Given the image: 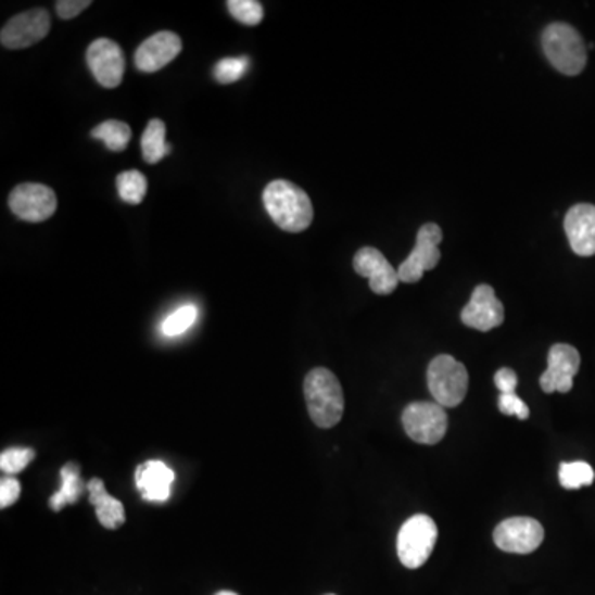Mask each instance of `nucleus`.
<instances>
[{
  "instance_id": "8",
  "label": "nucleus",
  "mask_w": 595,
  "mask_h": 595,
  "mask_svg": "<svg viewBox=\"0 0 595 595\" xmlns=\"http://www.w3.org/2000/svg\"><path fill=\"white\" fill-rule=\"evenodd\" d=\"M442 239V229L436 224L422 226V229L417 233L416 249L398 267V280L404 283H417L422 280L427 270L435 268L439 265L440 256H442L439 249Z\"/></svg>"
},
{
  "instance_id": "28",
  "label": "nucleus",
  "mask_w": 595,
  "mask_h": 595,
  "mask_svg": "<svg viewBox=\"0 0 595 595\" xmlns=\"http://www.w3.org/2000/svg\"><path fill=\"white\" fill-rule=\"evenodd\" d=\"M498 408L505 416H516L519 420H527L530 417V408L516 394L499 395Z\"/></svg>"
},
{
  "instance_id": "26",
  "label": "nucleus",
  "mask_w": 595,
  "mask_h": 595,
  "mask_svg": "<svg viewBox=\"0 0 595 595\" xmlns=\"http://www.w3.org/2000/svg\"><path fill=\"white\" fill-rule=\"evenodd\" d=\"M34 448L14 446V448H8V451L2 452V455H0V468L5 473H21L22 470H25L34 461Z\"/></svg>"
},
{
  "instance_id": "11",
  "label": "nucleus",
  "mask_w": 595,
  "mask_h": 595,
  "mask_svg": "<svg viewBox=\"0 0 595 595\" xmlns=\"http://www.w3.org/2000/svg\"><path fill=\"white\" fill-rule=\"evenodd\" d=\"M581 367V354L569 344H554L547 354V369L541 376L540 384L546 394H568L574 385L575 375Z\"/></svg>"
},
{
  "instance_id": "5",
  "label": "nucleus",
  "mask_w": 595,
  "mask_h": 595,
  "mask_svg": "<svg viewBox=\"0 0 595 595\" xmlns=\"http://www.w3.org/2000/svg\"><path fill=\"white\" fill-rule=\"evenodd\" d=\"M439 537L435 521L427 515H416L402 524L397 536V556L407 569H419L429 561Z\"/></svg>"
},
{
  "instance_id": "20",
  "label": "nucleus",
  "mask_w": 595,
  "mask_h": 595,
  "mask_svg": "<svg viewBox=\"0 0 595 595\" xmlns=\"http://www.w3.org/2000/svg\"><path fill=\"white\" fill-rule=\"evenodd\" d=\"M141 151L148 164H157L170 153L166 142V125L161 119H151L141 136Z\"/></svg>"
},
{
  "instance_id": "31",
  "label": "nucleus",
  "mask_w": 595,
  "mask_h": 595,
  "mask_svg": "<svg viewBox=\"0 0 595 595\" xmlns=\"http://www.w3.org/2000/svg\"><path fill=\"white\" fill-rule=\"evenodd\" d=\"M495 384L502 394H516L518 388V376L509 367H503L495 375Z\"/></svg>"
},
{
  "instance_id": "9",
  "label": "nucleus",
  "mask_w": 595,
  "mask_h": 595,
  "mask_svg": "<svg viewBox=\"0 0 595 595\" xmlns=\"http://www.w3.org/2000/svg\"><path fill=\"white\" fill-rule=\"evenodd\" d=\"M49 11L46 9H31L24 14L15 15L0 31V42L5 49H28L35 43L42 42L50 31Z\"/></svg>"
},
{
  "instance_id": "24",
  "label": "nucleus",
  "mask_w": 595,
  "mask_h": 595,
  "mask_svg": "<svg viewBox=\"0 0 595 595\" xmlns=\"http://www.w3.org/2000/svg\"><path fill=\"white\" fill-rule=\"evenodd\" d=\"M227 8L236 21L249 27H255L264 21V5L256 0H229Z\"/></svg>"
},
{
  "instance_id": "18",
  "label": "nucleus",
  "mask_w": 595,
  "mask_h": 595,
  "mask_svg": "<svg viewBox=\"0 0 595 595\" xmlns=\"http://www.w3.org/2000/svg\"><path fill=\"white\" fill-rule=\"evenodd\" d=\"M88 495L91 505L97 508V518L106 530H118L126 523L125 506L122 502L107 495L103 480L93 478L88 481Z\"/></svg>"
},
{
  "instance_id": "2",
  "label": "nucleus",
  "mask_w": 595,
  "mask_h": 595,
  "mask_svg": "<svg viewBox=\"0 0 595 595\" xmlns=\"http://www.w3.org/2000/svg\"><path fill=\"white\" fill-rule=\"evenodd\" d=\"M305 398L309 417L319 429H332L343 419L344 394L331 370L316 367L305 379Z\"/></svg>"
},
{
  "instance_id": "33",
  "label": "nucleus",
  "mask_w": 595,
  "mask_h": 595,
  "mask_svg": "<svg viewBox=\"0 0 595 595\" xmlns=\"http://www.w3.org/2000/svg\"><path fill=\"white\" fill-rule=\"evenodd\" d=\"M328 595H334V594H328Z\"/></svg>"
},
{
  "instance_id": "17",
  "label": "nucleus",
  "mask_w": 595,
  "mask_h": 595,
  "mask_svg": "<svg viewBox=\"0 0 595 595\" xmlns=\"http://www.w3.org/2000/svg\"><path fill=\"white\" fill-rule=\"evenodd\" d=\"M173 481L174 471L163 461H145L136 470V485L148 502H166Z\"/></svg>"
},
{
  "instance_id": "4",
  "label": "nucleus",
  "mask_w": 595,
  "mask_h": 595,
  "mask_svg": "<svg viewBox=\"0 0 595 595\" xmlns=\"http://www.w3.org/2000/svg\"><path fill=\"white\" fill-rule=\"evenodd\" d=\"M427 382L436 404L457 407L467 397L468 370L460 360L448 354H440L430 363Z\"/></svg>"
},
{
  "instance_id": "1",
  "label": "nucleus",
  "mask_w": 595,
  "mask_h": 595,
  "mask_svg": "<svg viewBox=\"0 0 595 595\" xmlns=\"http://www.w3.org/2000/svg\"><path fill=\"white\" fill-rule=\"evenodd\" d=\"M264 205L271 220L284 232H305L315 217L309 195L290 180L278 179L268 183L264 191Z\"/></svg>"
},
{
  "instance_id": "19",
  "label": "nucleus",
  "mask_w": 595,
  "mask_h": 595,
  "mask_svg": "<svg viewBox=\"0 0 595 595\" xmlns=\"http://www.w3.org/2000/svg\"><path fill=\"white\" fill-rule=\"evenodd\" d=\"M60 480H62V489L50 498L53 511H60L63 506L77 503L88 490V483H85L80 477V465L73 461L60 470Z\"/></svg>"
},
{
  "instance_id": "13",
  "label": "nucleus",
  "mask_w": 595,
  "mask_h": 595,
  "mask_svg": "<svg viewBox=\"0 0 595 595\" xmlns=\"http://www.w3.org/2000/svg\"><path fill=\"white\" fill-rule=\"evenodd\" d=\"M461 321L478 331H492L505 321V308L490 284H478L470 302L461 309Z\"/></svg>"
},
{
  "instance_id": "7",
  "label": "nucleus",
  "mask_w": 595,
  "mask_h": 595,
  "mask_svg": "<svg viewBox=\"0 0 595 595\" xmlns=\"http://www.w3.org/2000/svg\"><path fill=\"white\" fill-rule=\"evenodd\" d=\"M55 192L46 183L25 182L17 186L9 195V207L21 220L39 224L49 220L56 212Z\"/></svg>"
},
{
  "instance_id": "30",
  "label": "nucleus",
  "mask_w": 595,
  "mask_h": 595,
  "mask_svg": "<svg viewBox=\"0 0 595 595\" xmlns=\"http://www.w3.org/2000/svg\"><path fill=\"white\" fill-rule=\"evenodd\" d=\"M22 486L14 478H8L0 483V506L2 509L9 508L21 498Z\"/></svg>"
},
{
  "instance_id": "6",
  "label": "nucleus",
  "mask_w": 595,
  "mask_h": 595,
  "mask_svg": "<svg viewBox=\"0 0 595 595\" xmlns=\"http://www.w3.org/2000/svg\"><path fill=\"white\" fill-rule=\"evenodd\" d=\"M405 432L414 442L435 445L445 436L448 417L436 402H413L402 414Z\"/></svg>"
},
{
  "instance_id": "29",
  "label": "nucleus",
  "mask_w": 595,
  "mask_h": 595,
  "mask_svg": "<svg viewBox=\"0 0 595 595\" xmlns=\"http://www.w3.org/2000/svg\"><path fill=\"white\" fill-rule=\"evenodd\" d=\"M91 5V0H60L55 4L56 14L63 21H69V18L78 17L81 12L87 11Z\"/></svg>"
},
{
  "instance_id": "21",
  "label": "nucleus",
  "mask_w": 595,
  "mask_h": 595,
  "mask_svg": "<svg viewBox=\"0 0 595 595\" xmlns=\"http://www.w3.org/2000/svg\"><path fill=\"white\" fill-rule=\"evenodd\" d=\"M91 136L103 141L104 145L113 153H123L131 141L132 132L126 123L110 119V122L101 123L97 128H93Z\"/></svg>"
},
{
  "instance_id": "12",
  "label": "nucleus",
  "mask_w": 595,
  "mask_h": 595,
  "mask_svg": "<svg viewBox=\"0 0 595 595\" xmlns=\"http://www.w3.org/2000/svg\"><path fill=\"white\" fill-rule=\"evenodd\" d=\"M87 63L93 77L103 88H118L125 77V53L118 43L98 39L88 47Z\"/></svg>"
},
{
  "instance_id": "22",
  "label": "nucleus",
  "mask_w": 595,
  "mask_h": 595,
  "mask_svg": "<svg viewBox=\"0 0 595 595\" xmlns=\"http://www.w3.org/2000/svg\"><path fill=\"white\" fill-rule=\"evenodd\" d=\"M116 188H118L119 198L126 204L139 205L144 201L145 192H148V179L139 170H126L116 177Z\"/></svg>"
},
{
  "instance_id": "10",
  "label": "nucleus",
  "mask_w": 595,
  "mask_h": 595,
  "mask_svg": "<svg viewBox=\"0 0 595 595\" xmlns=\"http://www.w3.org/2000/svg\"><path fill=\"white\" fill-rule=\"evenodd\" d=\"M493 540L505 553L531 554L543 544L544 528L536 519L518 516L502 521L493 533Z\"/></svg>"
},
{
  "instance_id": "25",
  "label": "nucleus",
  "mask_w": 595,
  "mask_h": 595,
  "mask_svg": "<svg viewBox=\"0 0 595 595\" xmlns=\"http://www.w3.org/2000/svg\"><path fill=\"white\" fill-rule=\"evenodd\" d=\"M249 69V59L240 56V59H224L215 65L214 77L218 84L230 85L245 77Z\"/></svg>"
},
{
  "instance_id": "14",
  "label": "nucleus",
  "mask_w": 595,
  "mask_h": 595,
  "mask_svg": "<svg viewBox=\"0 0 595 595\" xmlns=\"http://www.w3.org/2000/svg\"><path fill=\"white\" fill-rule=\"evenodd\" d=\"M354 270L360 277L369 278L370 290L376 294H391L397 290L398 274L394 270L384 253L375 246H364L354 255Z\"/></svg>"
},
{
  "instance_id": "16",
  "label": "nucleus",
  "mask_w": 595,
  "mask_h": 595,
  "mask_svg": "<svg viewBox=\"0 0 595 595\" xmlns=\"http://www.w3.org/2000/svg\"><path fill=\"white\" fill-rule=\"evenodd\" d=\"M565 230L572 252L579 256L595 255V205L578 204L569 208Z\"/></svg>"
},
{
  "instance_id": "27",
  "label": "nucleus",
  "mask_w": 595,
  "mask_h": 595,
  "mask_svg": "<svg viewBox=\"0 0 595 595\" xmlns=\"http://www.w3.org/2000/svg\"><path fill=\"white\" fill-rule=\"evenodd\" d=\"M195 318H198V308L192 305L182 306V308L176 309L173 315L167 316L166 321L163 322V331L166 337H179L183 331H188L192 325H194Z\"/></svg>"
},
{
  "instance_id": "3",
  "label": "nucleus",
  "mask_w": 595,
  "mask_h": 595,
  "mask_svg": "<svg viewBox=\"0 0 595 595\" xmlns=\"http://www.w3.org/2000/svg\"><path fill=\"white\" fill-rule=\"evenodd\" d=\"M543 49L554 68L575 77L587 63V49L581 34L572 25L556 22L543 34Z\"/></svg>"
},
{
  "instance_id": "15",
  "label": "nucleus",
  "mask_w": 595,
  "mask_h": 595,
  "mask_svg": "<svg viewBox=\"0 0 595 595\" xmlns=\"http://www.w3.org/2000/svg\"><path fill=\"white\" fill-rule=\"evenodd\" d=\"M182 52V40L174 31H157L145 39L135 53V65L139 72L156 73L169 65Z\"/></svg>"
},
{
  "instance_id": "32",
  "label": "nucleus",
  "mask_w": 595,
  "mask_h": 595,
  "mask_svg": "<svg viewBox=\"0 0 595 595\" xmlns=\"http://www.w3.org/2000/svg\"><path fill=\"white\" fill-rule=\"evenodd\" d=\"M215 595H239V594H236V592H230V591H221V592H218V594H215Z\"/></svg>"
},
{
  "instance_id": "23",
  "label": "nucleus",
  "mask_w": 595,
  "mask_h": 595,
  "mask_svg": "<svg viewBox=\"0 0 595 595\" xmlns=\"http://www.w3.org/2000/svg\"><path fill=\"white\" fill-rule=\"evenodd\" d=\"M594 478V468L585 461H571V464H561L559 467V481L566 490H579L581 486L592 485Z\"/></svg>"
}]
</instances>
